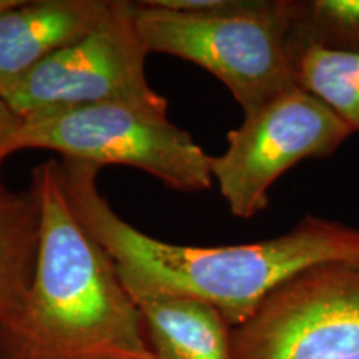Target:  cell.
I'll list each match as a JSON object with an SVG mask.
<instances>
[{"label":"cell","mask_w":359,"mask_h":359,"mask_svg":"<svg viewBox=\"0 0 359 359\" xmlns=\"http://www.w3.org/2000/svg\"><path fill=\"white\" fill-rule=\"evenodd\" d=\"M62 187L75 217L110 258L137 302L173 296L205 303L240 326L286 281L323 264L359 266V228L306 215L269 240L226 246L161 241L125 222L97 187L100 168L58 160Z\"/></svg>","instance_id":"1"},{"label":"cell","mask_w":359,"mask_h":359,"mask_svg":"<svg viewBox=\"0 0 359 359\" xmlns=\"http://www.w3.org/2000/svg\"><path fill=\"white\" fill-rule=\"evenodd\" d=\"M42 212L37 271L24 306L0 323V359H155L114 259L75 217L58 160L34 168Z\"/></svg>","instance_id":"2"},{"label":"cell","mask_w":359,"mask_h":359,"mask_svg":"<svg viewBox=\"0 0 359 359\" xmlns=\"http://www.w3.org/2000/svg\"><path fill=\"white\" fill-rule=\"evenodd\" d=\"M293 0H228L210 12L133 2L148 53L191 62L230 90L245 116L298 87L288 53Z\"/></svg>","instance_id":"3"},{"label":"cell","mask_w":359,"mask_h":359,"mask_svg":"<svg viewBox=\"0 0 359 359\" xmlns=\"http://www.w3.org/2000/svg\"><path fill=\"white\" fill-rule=\"evenodd\" d=\"M17 150L55 151L98 168L120 165L182 193L210 190L213 156L168 118V100L110 102L22 118Z\"/></svg>","instance_id":"4"},{"label":"cell","mask_w":359,"mask_h":359,"mask_svg":"<svg viewBox=\"0 0 359 359\" xmlns=\"http://www.w3.org/2000/svg\"><path fill=\"white\" fill-rule=\"evenodd\" d=\"M353 135L326 103L294 87L246 115L226 133L212 173L233 217L250 219L269 205V188L299 161L327 158Z\"/></svg>","instance_id":"5"},{"label":"cell","mask_w":359,"mask_h":359,"mask_svg":"<svg viewBox=\"0 0 359 359\" xmlns=\"http://www.w3.org/2000/svg\"><path fill=\"white\" fill-rule=\"evenodd\" d=\"M233 359H359V266L323 264L231 330Z\"/></svg>","instance_id":"6"},{"label":"cell","mask_w":359,"mask_h":359,"mask_svg":"<svg viewBox=\"0 0 359 359\" xmlns=\"http://www.w3.org/2000/svg\"><path fill=\"white\" fill-rule=\"evenodd\" d=\"M148 50L133 17V2L111 0L92 32L45 58L4 100L20 118L110 102H160L145 75Z\"/></svg>","instance_id":"7"},{"label":"cell","mask_w":359,"mask_h":359,"mask_svg":"<svg viewBox=\"0 0 359 359\" xmlns=\"http://www.w3.org/2000/svg\"><path fill=\"white\" fill-rule=\"evenodd\" d=\"M111 0H17L0 12V95L45 58L92 32Z\"/></svg>","instance_id":"8"},{"label":"cell","mask_w":359,"mask_h":359,"mask_svg":"<svg viewBox=\"0 0 359 359\" xmlns=\"http://www.w3.org/2000/svg\"><path fill=\"white\" fill-rule=\"evenodd\" d=\"M135 303L155 359H233V327L208 304L173 296Z\"/></svg>","instance_id":"9"},{"label":"cell","mask_w":359,"mask_h":359,"mask_svg":"<svg viewBox=\"0 0 359 359\" xmlns=\"http://www.w3.org/2000/svg\"><path fill=\"white\" fill-rule=\"evenodd\" d=\"M42 212L32 187L12 191L0 183V323L24 306L37 271Z\"/></svg>","instance_id":"10"},{"label":"cell","mask_w":359,"mask_h":359,"mask_svg":"<svg viewBox=\"0 0 359 359\" xmlns=\"http://www.w3.org/2000/svg\"><path fill=\"white\" fill-rule=\"evenodd\" d=\"M296 85L326 103L354 132H359V53L318 47L288 48Z\"/></svg>","instance_id":"11"},{"label":"cell","mask_w":359,"mask_h":359,"mask_svg":"<svg viewBox=\"0 0 359 359\" xmlns=\"http://www.w3.org/2000/svg\"><path fill=\"white\" fill-rule=\"evenodd\" d=\"M359 53V0H293L288 48Z\"/></svg>","instance_id":"12"},{"label":"cell","mask_w":359,"mask_h":359,"mask_svg":"<svg viewBox=\"0 0 359 359\" xmlns=\"http://www.w3.org/2000/svg\"><path fill=\"white\" fill-rule=\"evenodd\" d=\"M22 122L24 120L8 107V103L0 95V167L8 156L19 151L17 150V137H19Z\"/></svg>","instance_id":"13"},{"label":"cell","mask_w":359,"mask_h":359,"mask_svg":"<svg viewBox=\"0 0 359 359\" xmlns=\"http://www.w3.org/2000/svg\"><path fill=\"white\" fill-rule=\"evenodd\" d=\"M17 0H0V12L6 11V8L15 6Z\"/></svg>","instance_id":"14"}]
</instances>
